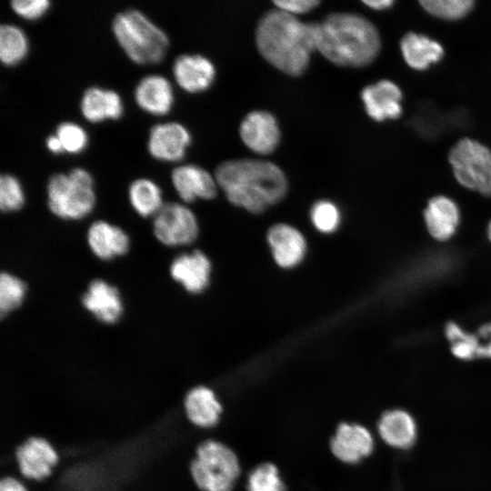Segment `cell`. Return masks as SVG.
I'll return each instance as SVG.
<instances>
[{
  "label": "cell",
  "mask_w": 491,
  "mask_h": 491,
  "mask_svg": "<svg viewBox=\"0 0 491 491\" xmlns=\"http://www.w3.org/2000/svg\"><path fill=\"white\" fill-rule=\"evenodd\" d=\"M317 23H304L278 8L266 12L257 24L256 44L260 55L281 72L299 76L316 50Z\"/></svg>",
  "instance_id": "1"
},
{
  "label": "cell",
  "mask_w": 491,
  "mask_h": 491,
  "mask_svg": "<svg viewBox=\"0 0 491 491\" xmlns=\"http://www.w3.org/2000/svg\"><path fill=\"white\" fill-rule=\"evenodd\" d=\"M215 177L233 205L254 214L278 203L287 191L282 169L260 159L225 161L216 167Z\"/></svg>",
  "instance_id": "2"
},
{
  "label": "cell",
  "mask_w": 491,
  "mask_h": 491,
  "mask_svg": "<svg viewBox=\"0 0 491 491\" xmlns=\"http://www.w3.org/2000/svg\"><path fill=\"white\" fill-rule=\"evenodd\" d=\"M380 46L376 27L360 15L334 13L317 23L316 50L336 65L365 66L376 57Z\"/></svg>",
  "instance_id": "3"
},
{
  "label": "cell",
  "mask_w": 491,
  "mask_h": 491,
  "mask_svg": "<svg viewBox=\"0 0 491 491\" xmlns=\"http://www.w3.org/2000/svg\"><path fill=\"white\" fill-rule=\"evenodd\" d=\"M112 31L125 55L135 64L160 62L169 45L165 32L135 8L116 13Z\"/></svg>",
  "instance_id": "4"
},
{
  "label": "cell",
  "mask_w": 491,
  "mask_h": 491,
  "mask_svg": "<svg viewBox=\"0 0 491 491\" xmlns=\"http://www.w3.org/2000/svg\"><path fill=\"white\" fill-rule=\"evenodd\" d=\"M46 203L50 212L64 220H80L95 205L94 179L83 167L55 173L46 183Z\"/></svg>",
  "instance_id": "5"
},
{
  "label": "cell",
  "mask_w": 491,
  "mask_h": 491,
  "mask_svg": "<svg viewBox=\"0 0 491 491\" xmlns=\"http://www.w3.org/2000/svg\"><path fill=\"white\" fill-rule=\"evenodd\" d=\"M190 470L200 489L231 491L239 474V463L230 448L217 441L207 440L198 446Z\"/></svg>",
  "instance_id": "6"
},
{
  "label": "cell",
  "mask_w": 491,
  "mask_h": 491,
  "mask_svg": "<svg viewBox=\"0 0 491 491\" xmlns=\"http://www.w3.org/2000/svg\"><path fill=\"white\" fill-rule=\"evenodd\" d=\"M449 162L459 184L483 195H491V151L486 145L464 138L452 147Z\"/></svg>",
  "instance_id": "7"
},
{
  "label": "cell",
  "mask_w": 491,
  "mask_h": 491,
  "mask_svg": "<svg viewBox=\"0 0 491 491\" xmlns=\"http://www.w3.org/2000/svg\"><path fill=\"white\" fill-rule=\"evenodd\" d=\"M153 233L166 246L193 243L198 235V223L192 210L184 204L165 203L154 215Z\"/></svg>",
  "instance_id": "8"
},
{
  "label": "cell",
  "mask_w": 491,
  "mask_h": 491,
  "mask_svg": "<svg viewBox=\"0 0 491 491\" xmlns=\"http://www.w3.org/2000/svg\"><path fill=\"white\" fill-rule=\"evenodd\" d=\"M191 140L190 132L181 123H157L149 130L147 150L157 160L175 162L185 156Z\"/></svg>",
  "instance_id": "9"
},
{
  "label": "cell",
  "mask_w": 491,
  "mask_h": 491,
  "mask_svg": "<svg viewBox=\"0 0 491 491\" xmlns=\"http://www.w3.org/2000/svg\"><path fill=\"white\" fill-rule=\"evenodd\" d=\"M239 135L246 147L260 155L274 152L280 141L277 120L265 110L248 113L240 124Z\"/></svg>",
  "instance_id": "10"
},
{
  "label": "cell",
  "mask_w": 491,
  "mask_h": 491,
  "mask_svg": "<svg viewBox=\"0 0 491 491\" xmlns=\"http://www.w3.org/2000/svg\"><path fill=\"white\" fill-rule=\"evenodd\" d=\"M84 308L103 324H115L122 316L124 304L119 290L103 279H94L81 296Z\"/></svg>",
  "instance_id": "11"
},
{
  "label": "cell",
  "mask_w": 491,
  "mask_h": 491,
  "mask_svg": "<svg viewBox=\"0 0 491 491\" xmlns=\"http://www.w3.org/2000/svg\"><path fill=\"white\" fill-rule=\"evenodd\" d=\"M15 457L21 474L29 479L42 480L52 472L58 462V456L52 445L45 438L32 436L15 450Z\"/></svg>",
  "instance_id": "12"
},
{
  "label": "cell",
  "mask_w": 491,
  "mask_h": 491,
  "mask_svg": "<svg viewBox=\"0 0 491 491\" xmlns=\"http://www.w3.org/2000/svg\"><path fill=\"white\" fill-rule=\"evenodd\" d=\"M172 185L185 203H192L197 199L209 200L216 195L217 183L205 168L185 164L173 168L171 172Z\"/></svg>",
  "instance_id": "13"
},
{
  "label": "cell",
  "mask_w": 491,
  "mask_h": 491,
  "mask_svg": "<svg viewBox=\"0 0 491 491\" xmlns=\"http://www.w3.org/2000/svg\"><path fill=\"white\" fill-rule=\"evenodd\" d=\"M172 70L177 85L188 93L205 91L215 77L214 64L198 54L179 55L173 63Z\"/></svg>",
  "instance_id": "14"
},
{
  "label": "cell",
  "mask_w": 491,
  "mask_h": 491,
  "mask_svg": "<svg viewBox=\"0 0 491 491\" xmlns=\"http://www.w3.org/2000/svg\"><path fill=\"white\" fill-rule=\"evenodd\" d=\"M361 99L367 115L375 121L395 119L402 114V92L390 80L383 79L365 86Z\"/></svg>",
  "instance_id": "15"
},
{
  "label": "cell",
  "mask_w": 491,
  "mask_h": 491,
  "mask_svg": "<svg viewBox=\"0 0 491 491\" xmlns=\"http://www.w3.org/2000/svg\"><path fill=\"white\" fill-rule=\"evenodd\" d=\"M169 273L187 292L198 294L209 284L211 263L201 251L181 254L172 261Z\"/></svg>",
  "instance_id": "16"
},
{
  "label": "cell",
  "mask_w": 491,
  "mask_h": 491,
  "mask_svg": "<svg viewBox=\"0 0 491 491\" xmlns=\"http://www.w3.org/2000/svg\"><path fill=\"white\" fill-rule=\"evenodd\" d=\"M86 241L91 252L104 261L125 256L130 247L128 235L121 227L104 220L90 225Z\"/></svg>",
  "instance_id": "17"
},
{
  "label": "cell",
  "mask_w": 491,
  "mask_h": 491,
  "mask_svg": "<svg viewBox=\"0 0 491 491\" xmlns=\"http://www.w3.org/2000/svg\"><path fill=\"white\" fill-rule=\"evenodd\" d=\"M374 439L367 428L358 424L342 423L331 440L334 455L346 463H357L373 451Z\"/></svg>",
  "instance_id": "18"
},
{
  "label": "cell",
  "mask_w": 491,
  "mask_h": 491,
  "mask_svg": "<svg viewBox=\"0 0 491 491\" xmlns=\"http://www.w3.org/2000/svg\"><path fill=\"white\" fill-rule=\"evenodd\" d=\"M134 98L145 112L163 115L167 114L174 104V91L171 83L164 75L151 74L143 76L135 85Z\"/></svg>",
  "instance_id": "19"
},
{
  "label": "cell",
  "mask_w": 491,
  "mask_h": 491,
  "mask_svg": "<svg viewBox=\"0 0 491 491\" xmlns=\"http://www.w3.org/2000/svg\"><path fill=\"white\" fill-rule=\"evenodd\" d=\"M267 242L276 264L284 268L298 265L305 256L306 244L303 235L295 227L278 224L267 233Z\"/></svg>",
  "instance_id": "20"
},
{
  "label": "cell",
  "mask_w": 491,
  "mask_h": 491,
  "mask_svg": "<svg viewBox=\"0 0 491 491\" xmlns=\"http://www.w3.org/2000/svg\"><path fill=\"white\" fill-rule=\"evenodd\" d=\"M80 111L87 121L98 123L105 119L120 118L124 112V105L116 91L94 85L83 92Z\"/></svg>",
  "instance_id": "21"
},
{
  "label": "cell",
  "mask_w": 491,
  "mask_h": 491,
  "mask_svg": "<svg viewBox=\"0 0 491 491\" xmlns=\"http://www.w3.org/2000/svg\"><path fill=\"white\" fill-rule=\"evenodd\" d=\"M424 220L429 234L435 239L446 241L455 235L458 227V206L447 196H434L424 210Z\"/></svg>",
  "instance_id": "22"
},
{
  "label": "cell",
  "mask_w": 491,
  "mask_h": 491,
  "mask_svg": "<svg viewBox=\"0 0 491 491\" xmlns=\"http://www.w3.org/2000/svg\"><path fill=\"white\" fill-rule=\"evenodd\" d=\"M377 428L381 438L387 445L397 449L410 448L415 444L417 436L414 417L403 409L385 412L379 418Z\"/></svg>",
  "instance_id": "23"
},
{
  "label": "cell",
  "mask_w": 491,
  "mask_h": 491,
  "mask_svg": "<svg viewBox=\"0 0 491 491\" xmlns=\"http://www.w3.org/2000/svg\"><path fill=\"white\" fill-rule=\"evenodd\" d=\"M400 49L406 63L416 70L428 68L444 55V48L437 41L417 33L405 35L400 42Z\"/></svg>",
  "instance_id": "24"
},
{
  "label": "cell",
  "mask_w": 491,
  "mask_h": 491,
  "mask_svg": "<svg viewBox=\"0 0 491 491\" xmlns=\"http://www.w3.org/2000/svg\"><path fill=\"white\" fill-rule=\"evenodd\" d=\"M184 404L188 419L200 427L215 426L222 411L214 392L204 386L191 389L186 394Z\"/></svg>",
  "instance_id": "25"
},
{
  "label": "cell",
  "mask_w": 491,
  "mask_h": 491,
  "mask_svg": "<svg viewBox=\"0 0 491 491\" xmlns=\"http://www.w3.org/2000/svg\"><path fill=\"white\" fill-rule=\"evenodd\" d=\"M128 199L132 208L143 217L155 215L165 204L159 185L146 177L130 183Z\"/></svg>",
  "instance_id": "26"
},
{
  "label": "cell",
  "mask_w": 491,
  "mask_h": 491,
  "mask_svg": "<svg viewBox=\"0 0 491 491\" xmlns=\"http://www.w3.org/2000/svg\"><path fill=\"white\" fill-rule=\"evenodd\" d=\"M28 52V39L18 25L5 23L0 25V60L5 65L20 63Z\"/></svg>",
  "instance_id": "27"
},
{
  "label": "cell",
  "mask_w": 491,
  "mask_h": 491,
  "mask_svg": "<svg viewBox=\"0 0 491 491\" xmlns=\"http://www.w3.org/2000/svg\"><path fill=\"white\" fill-rule=\"evenodd\" d=\"M25 282L15 275L3 272L0 275V315L4 317L18 308L25 296Z\"/></svg>",
  "instance_id": "28"
},
{
  "label": "cell",
  "mask_w": 491,
  "mask_h": 491,
  "mask_svg": "<svg viewBox=\"0 0 491 491\" xmlns=\"http://www.w3.org/2000/svg\"><path fill=\"white\" fill-rule=\"evenodd\" d=\"M446 336L451 342L452 354L461 360L477 357L480 339L474 334L465 331L456 323L450 322L446 326Z\"/></svg>",
  "instance_id": "29"
},
{
  "label": "cell",
  "mask_w": 491,
  "mask_h": 491,
  "mask_svg": "<svg viewBox=\"0 0 491 491\" xmlns=\"http://www.w3.org/2000/svg\"><path fill=\"white\" fill-rule=\"evenodd\" d=\"M420 5L432 15L454 20L468 14L474 2L471 0H424L420 1Z\"/></svg>",
  "instance_id": "30"
},
{
  "label": "cell",
  "mask_w": 491,
  "mask_h": 491,
  "mask_svg": "<svg viewBox=\"0 0 491 491\" xmlns=\"http://www.w3.org/2000/svg\"><path fill=\"white\" fill-rule=\"evenodd\" d=\"M25 204V194L20 181L13 175H0V208L2 212H15Z\"/></svg>",
  "instance_id": "31"
},
{
  "label": "cell",
  "mask_w": 491,
  "mask_h": 491,
  "mask_svg": "<svg viewBox=\"0 0 491 491\" xmlns=\"http://www.w3.org/2000/svg\"><path fill=\"white\" fill-rule=\"evenodd\" d=\"M248 491H285L277 468L269 463L256 467L247 480Z\"/></svg>",
  "instance_id": "32"
},
{
  "label": "cell",
  "mask_w": 491,
  "mask_h": 491,
  "mask_svg": "<svg viewBox=\"0 0 491 491\" xmlns=\"http://www.w3.org/2000/svg\"><path fill=\"white\" fill-rule=\"evenodd\" d=\"M55 135L60 140L65 152L69 154L81 153L88 144V135L85 130L75 122L59 123L55 127Z\"/></svg>",
  "instance_id": "33"
},
{
  "label": "cell",
  "mask_w": 491,
  "mask_h": 491,
  "mask_svg": "<svg viewBox=\"0 0 491 491\" xmlns=\"http://www.w3.org/2000/svg\"><path fill=\"white\" fill-rule=\"evenodd\" d=\"M311 220L315 227L322 233L334 232L340 224V213L335 204L320 200L311 209Z\"/></svg>",
  "instance_id": "34"
},
{
  "label": "cell",
  "mask_w": 491,
  "mask_h": 491,
  "mask_svg": "<svg viewBox=\"0 0 491 491\" xmlns=\"http://www.w3.org/2000/svg\"><path fill=\"white\" fill-rule=\"evenodd\" d=\"M49 0H12L10 6L19 16L34 20L44 15L49 9Z\"/></svg>",
  "instance_id": "35"
},
{
  "label": "cell",
  "mask_w": 491,
  "mask_h": 491,
  "mask_svg": "<svg viewBox=\"0 0 491 491\" xmlns=\"http://www.w3.org/2000/svg\"><path fill=\"white\" fill-rule=\"evenodd\" d=\"M273 3L276 8L296 16L312 11L320 4L317 0H275Z\"/></svg>",
  "instance_id": "36"
},
{
  "label": "cell",
  "mask_w": 491,
  "mask_h": 491,
  "mask_svg": "<svg viewBox=\"0 0 491 491\" xmlns=\"http://www.w3.org/2000/svg\"><path fill=\"white\" fill-rule=\"evenodd\" d=\"M0 491H27L21 482L11 476H5L0 481Z\"/></svg>",
  "instance_id": "37"
},
{
  "label": "cell",
  "mask_w": 491,
  "mask_h": 491,
  "mask_svg": "<svg viewBox=\"0 0 491 491\" xmlns=\"http://www.w3.org/2000/svg\"><path fill=\"white\" fill-rule=\"evenodd\" d=\"M46 148L55 155H59L65 152L63 145L55 134H51L45 138Z\"/></svg>",
  "instance_id": "38"
},
{
  "label": "cell",
  "mask_w": 491,
  "mask_h": 491,
  "mask_svg": "<svg viewBox=\"0 0 491 491\" xmlns=\"http://www.w3.org/2000/svg\"><path fill=\"white\" fill-rule=\"evenodd\" d=\"M365 5H366L368 7L375 9V10H385L386 8H389L393 4L394 1L392 0H368V1H363Z\"/></svg>",
  "instance_id": "39"
},
{
  "label": "cell",
  "mask_w": 491,
  "mask_h": 491,
  "mask_svg": "<svg viewBox=\"0 0 491 491\" xmlns=\"http://www.w3.org/2000/svg\"><path fill=\"white\" fill-rule=\"evenodd\" d=\"M487 236L489 240L491 241V221L489 222L488 226H487Z\"/></svg>",
  "instance_id": "40"
}]
</instances>
